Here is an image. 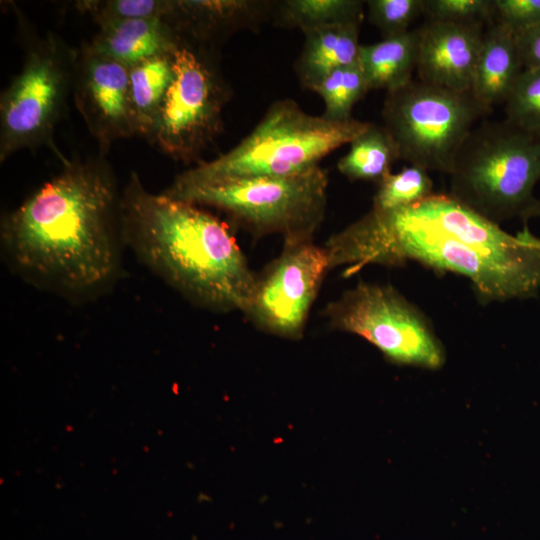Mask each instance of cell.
<instances>
[{"label": "cell", "instance_id": "6da1fadb", "mask_svg": "<svg viewBox=\"0 0 540 540\" xmlns=\"http://www.w3.org/2000/svg\"><path fill=\"white\" fill-rule=\"evenodd\" d=\"M324 247L330 270L345 266L346 275L415 261L467 278L484 305L540 294V248L527 225L511 235L449 194L394 212L371 209Z\"/></svg>", "mask_w": 540, "mask_h": 540}, {"label": "cell", "instance_id": "7a4b0ae2", "mask_svg": "<svg viewBox=\"0 0 540 540\" xmlns=\"http://www.w3.org/2000/svg\"><path fill=\"white\" fill-rule=\"evenodd\" d=\"M1 218V244L28 281L68 297L106 289L120 269L121 192L102 157L67 159Z\"/></svg>", "mask_w": 540, "mask_h": 540}, {"label": "cell", "instance_id": "3957f363", "mask_svg": "<svg viewBox=\"0 0 540 540\" xmlns=\"http://www.w3.org/2000/svg\"><path fill=\"white\" fill-rule=\"evenodd\" d=\"M120 220L124 245L187 300L215 312L245 313L256 274L217 216L149 192L131 172L121 191Z\"/></svg>", "mask_w": 540, "mask_h": 540}, {"label": "cell", "instance_id": "277c9868", "mask_svg": "<svg viewBox=\"0 0 540 540\" xmlns=\"http://www.w3.org/2000/svg\"><path fill=\"white\" fill-rule=\"evenodd\" d=\"M370 122L331 121L305 112L292 99L274 101L253 130L217 158L199 162L174 182L194 184L256 176H289L319 162L362 133Z\"/></svg>", "mask_w": 540, "mask_h": 540}, {"label": "cell", "instance_id": "5b68a950", "mask_svg": "<svg viewBox=\"0 0 540 540\" xmlns=\"http://www.w3.org/2000/svg\"><path fill=\"white\" fill-rule=\"evenodd\" d=\"M449 195L491 222L524 223L538 198L540 136L505 119L480 121L462 144L449 174Z\"/></svg>", "mask_w": 540, "mask_h": 540}, {"label": "cell", "instance_id": "8992f818", "mask_svg": "<svg viewBox=\"0 0 540 540\" xmlns=\"http://www.w3.org/2000/svg\"><path fill=\"white\" fill-rule=\"evenodd\" d=\"M328 173L320 165L289 176L212 182H174L169 197L224 212L254 237L280 234L284 242L313 239L326 211Z\"/></svg>", "mask_w": 540, "mask_h": 540}, {"label": "cell", "instance_id": "52a82bcc", "mask_svg": "<svg viewBox=\"0 0 540 540\" xmlns=\"http://www.w3.org/2000/svg\"><path fill=\"white\" fill-rule=\"evenodd\" d=\"M491 111L471 91L413 79L386 93L382 119L400 159L449 175L465 139Z\"/></svg>", "mask_w": 540, "mask_h": 540}, {"label": "cell", "instance_id": "ba28073f", "mask_svg": "<svg viewBox=\"0 0 540 540\" xmlns=\"http://www.w3.org/2000/svg\"><path fill=\"white\" fill-rule=\"evenodd\" d=\"M78 49L48 32L29 44L22 68L0 96V162L22 149L47 146L61 161L54 132L67 104Z\"/></svg>", "mask_w": 540, "mask_h": 540}, {"label": "cell", "instance_id": "9c48e42d", "mask_svg": "<svg viewBox=\"0 0 540 540\" xmlns=\"http://www.w3.org/2000/svg\"><path fill=\"white\" fill-rule=\"evenodd\" d=\"M230 89L205 48L181 42L174 77L147 140L175 161H198L223 132Z\"/></svg>", "mask_w": 540, "mask_h": 540}, {"label": "cell", "instance_id": "30bf717a", "mask_svg": "<svg viewBox=\"0 0 540 540\" xmlns=\"http://www.w3.org/2000/svg\"><path fill=\"white\" fill-rule=\"evenodd\" d=\"M324 313L332 328L362 337L393 363L439 369L445 362L429 319L391 285L359 282Z\"/></svg>", "mask_w": 540, "mask_h": 540}, {"label": "cell", "instance_id": "8fae6325", "mask_svg": "<svg viewBox=\"0 0 540 540\" xmlns=\"http://www.w3.org/2000/svg\"><path fill=\"white\" fill-rule=\"evenodd\" d=\"M329 270L324 246L319 247L312 240L284 242L281 254L256 275L254 292L244 314L265 332L300 339Z\"/></svg>", "mask_w": 540, "mask_h": 540}, {"label": "cell", "instance_id": "7c38bea8", "mask_svg": "<svg viewBox=\"0 0 540 540\" xmlns=\"http://www.w3.org/2000/svg\"><path fill=\"white\" fill-rule=\"evenodd\" d=\"M73 97L102 154L125 138L138 136L130 94L128 67L94 51L78 48Z\"/></svg>", "mask_w": 540, "mask_h": 540}, {"label": "cell", "instance_id": "4fadbf2b", "mask_svg": "<svg viewBox=\"0 0 540 540\" xmlns=\"http://www.w3.org/2000/svg\"><path fill=\"white\" fill-rule=\"evenodd\" d=\"M484 26L428 20L417 29L419 80L455 91H471Z\"/></svg>", "mask_w": 540, "mask_h": 540}, {"label": "cell", "instance_id": "5bb4252c", "mask_svg": "<svg viewBox=\"0 0 540 540\" xmlns=\"http://www.w3.org/2000/svg\"><path fill=\"white\" fill-rule=\"evenodd\" d=\"M274 2L263 0H170L164 18L181 42L207 49L241 30L272 18Z\"/></svg>", "mask_w": 540, "mask_h": 540}, {"label": "cell", "instance_id": "9a60e30c", "mask_svg": "<svg viewBox=\"0 0 540 540\" xmlns=\"http://www.w3.org/2000/svg\"><path fill=\"white\" fill-rule=\"evenodd\" d=\"M523 69L514 31L495 19L484 31L472 94L491 109L494 105L505 103Z\"/></svg>", "mask_w": 540, "mask_h": 540}, {"label": "cell", "instance_id": "2e32d148", "mask_svg": "<svg viewBox=\"0 0 540 540\" xmlns=\"http://www.w3.org/2000/svg\"><path fill=\"white\" fill-rule=\"evenodd\" d=\"M88 45L128 68L174 52L181 40L165 19H131L100 27Z\"/></svg>", "mask_w": 540, "mask_h": 540}, {"label": "cell", "instance_id": "e0dca14e", "mask_svg": "<svg viewBox=\"0 0 540 540\" xmlns=\"http://www.w3.org/2000/svg\"><path fill=\"white\" fill-rule=\"evenodd\" d=\"M360 25L335 24L303 32L304 45L295 71L304 88L312 90L333 70L358 63Z\"/></svg>", "mask_w": 540, "mask_h": 540}, {"label": "cell", "instance_id": "ac0fdd59", "mask_svg": "<svg viewBox=\"0 0 540 540\" xmlns=\"http://www.w3.org/2000/svg\"><path fill=\"white\" fill-rule=\"evenodd\" d=\"M418 31L382 39L371 44H361L359 65L369 89L397 90L413 78L417 67Z\"/></svg>", "mask_w": 540, "mask_h": 540}, {"label": "cell", "instance_id": "d6986e66", "mask_svg": "<svg viewBox=\"0 0 540 540\" xmlns=\"http://www.w3.org/2000/svg\"><path fill=\"white\" fill-rule=\"evenodd\" d=\"M130 101L138 136L147 139L174 77V52L128 68Z\"/></svg>", "mask_w": 540, "mask_h": 540}, {"label": "cell", "instance_id": "ffe728a7", "mask_svg": "<svg viewBox=\"0 0 540 540\" xmlns=\"http://www.w3.org/2000/svg\"><path fill=\"white\" fill-rule=\"evenodd\" d=\"M400 159L397 146L383 125L374 123L350 142L348 152L337 162L338 171L350 181L379 183Z\"/></svg>", "mask_w": 540, "mask_h": 540}, {"label": "cell", "instance_id": "44dd1931", "mask_svg": "<svg viewBox=\"0 0 540 540\" xmlns=\"http://www.w3.org/2000/svg\"><path fill=\"white\" fill-rule=\"evenodd\" d=\"M364 1L283 0L274 2L275 25L302 32L329 25L361 23Z\"/></svg>", "mask_w": 540, "mask_h": 540}, {"label": "cell", "instance_id": "7402d4cb", "mask_svg": "<svg viewBox=\"0 0 540 540\" xmlns=\"http://www.w3.org/2000/svg\"><path fill=\"white\" fill-rule=\"evenodd\" d=\"M311 91L323 100V117L331 121H347L353 118L351 115L356 103L370 89L358 62L333 70Z\"/></svg>", "mask_w": 540, "mask_h": 540}, {"label": "cell", "instance_id": "603a6c76", "mask_svg": "<svg viewBox=\"0 0 540 540\" xmlns=\"http://www.w3.org/2000/svg\"><path fill=\"white\" fill-rule=\"evenodd\" d=\"M428 171L414 165L390 173L378 183L372 209L394 212L409 208L433 194Z\"/></svg>", "mask_w": 540, "mask_h": 540}, {"label": "cell", "instance_id": "cb8c5ba5", "mask_svg": "<svg viewBox=\"0 0 540 540\" xmlns=\"http://www.w3.org/2000/svg\"><path fill=\"white\" fill-rule=\"evenodd\" d=\"M170 0H81L78 12L88 15L98 27L131 19H164Z\"/></svg>", "mask_w": 540, "mask_h": 540}, {"label": "cell", "instance_id": "d4e9b609", "mask_svg": "<svg viewBox=\"0 0 540 540\" xmlns=\"http://www.w3.org/2000/svg\"><path fill=\"white\" fill-rule=\"evenodd\" d=\"M504 105L507 122L540 136V68L523 69Z\"/></svg>", "mask_w": 540, "mask_h": 540}, {"label": "cell", "instance_id": "484cf974", "mask_svg": "<svg viewBox=\"0 0 540 540\" xmlns=\"http://www.w3.org/2000/svg\"><path fill=\"white\" fill-rule=\"evenodd\" d=\"M368 20L382 39L409 32V27L424 14L425 0H368Z\"/></svg>", "mask_w": 540, "mask_h": 540}, {"label": "cell", "instance_id": "4316f807", "mask_svg": "<svg viewBox=\"0 0 540 540\" xmlns=\"http://www.w3.org/2000/svg\"><path fill=\"white\" fill-rule=\"evenodd\" d=\"M429 21L483 24L496 19L495 0H425Z\"/></svg>", "mask_w": 540, "mask_h": 540}, {"label": "cell", "instance_id": "83f0119b", "mask_svg": "<svg viewBox=\"0 0 540 540\" xmlns=\"http://www.w3.org/2000/svg\"><path fill=\"white\" fill-rule=\"evenodd\" d=\"M496 20L514 32L540 23V0H495Z\"/></svg>", "mask_w": 540, "mask_h": 540}, {"label": "cell", "instance_id": "f1b7e54d", "mask_svg": "<svg viewBox=\"0 0 540 540\" xmlns=\"http://www.w3.org/2000/svg\"><path fill=\"white\" fill-rule=\"evenodd\" d=\"M514 33L524 69L540 68V23Z\"/></svg>", "mask_w": 540, "mask_h": 540}, {"label": "cell", "instance_id": "f546056e", "mask_svg": "<svg viewBox=\"0 0 540 540\" xmlns=\"http://www.w3.org/2000/svg\"><path fill=\"white\" fill-rule=\"evenodd\" d=\"M532 218H540V199H538L535 207L532 210L531 219ZM536 243L538 247L540 248V238H538L537 236H536Z\"/></svg>", "mask_w": 540, "mask_h": 540}]
</instances>
